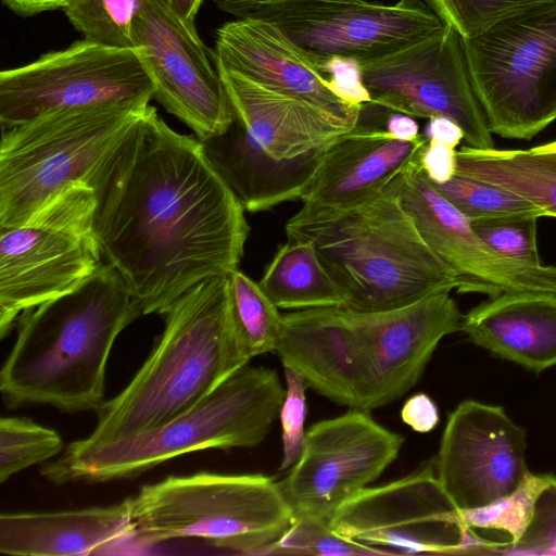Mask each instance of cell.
Instances as JSON below:
<instances>
[{"instance_id":"obj_1","label":"cell","mask_w":556,"mask_h":556,"mask_svg":"<svg viewBox=\"0 0 556 556\" xmlns=\"http://www.w3.org/2000/svg\"><path fill=\"white\" fill-rule=\"evenodd\" d=\"M94 230L105 263L142 315L164 314L197 283L238 268L244 208L197 137L150 105L98 176Z\"/></svg>"},{"instance_id":"obj_2","label":"cell","mask_w":556,"mask_h":556,"mask_svg":"<svg viewBox=\"0 0 556 556\" xmlns=\"http://www.w3.org/2000/svg\"><path fill=\"white\" fill-rule=\"evenodd\" d=\"M140 316L122 277L106 263L71 291L24 312L0 371L4 404L98 410L113 344Z\"/></svg>"},{"instance_id":"obj_3","label":"cell","mask_w":556,"mask_h":556,"mask_svg":"<svg viewBox=\"0 0 556 556\" xmlns=\"http://www.w3.org/2000/svg\"><path fill=\"white\" fill-rule=\"evenodd\" d=\"M164 315L156 345L130 382L99 407L88 442L121 440L160 427L249 364L231 319L228 274L197 283Z\"/></svg>"},{"instance_id":"obj_4","label":"cell","mask_w":556,"mask_h":556,"mask_svg":"<svg viewBox=\"0 0 556 556\" xmlns=\"http://www.w3.org/2000/svg\"><path fill=\"white\" fill-rule=\"evenodd\" d=\"M215 63L233 118L199 140L208 162L244 211L302 200L327 150L356 124Z\"/></svg>"},{"instance_id":"obj_5","label":"cell","mask_w":556,"mask_h":556,"mask_svg":"<svg viewBox=\"0 0 556 556\" xmlns=\"http://www.w3.org/2000/svg\"><path fill=\"white\" fill-rule=\"evenodd\" d=\"M285 396L276 370L245 365L162 426L110 442L74 441L40 473L56 485L99 483L134 478L188 453L254 447L268 434Z\"/></svg>"},{"instance_id":"obj_6","label":"cell","mask_w":556,"mask_h":556,"mask_svg":"<svg viewBox=\"0 0 556 556\" xmlns=\"http://www.w3.org/2000/svg\"><path fill=\"white\" fill-rule=\"evenodd\" d=\"M286 233L313 241L350 311L396 308L458 287L389 185L363 205Z\"/></svg>"},{"instance_id":"obj_7","label":"cell","mask_w":556,"mask_h":556,"mask_svg":"<svg viewBox=\"0 0 556 556\" xmlns=\"http://www.w3.org/2000/svg\"><path fill=\"white\" fill-rule=\"evenodd\" d=\"M149 106L64 108L2 130L0 228L26 223L75 186L93 188Z\"/></svg>"},{"instance_id":"obj_8","label":"cell","mask_w":556,"mask_h":556,"mask_svg":"<svg viewBox=\"0 0 556 556\" xmlns=\"http://www.w3.org/2000/svg\"><path fill=\"white\" fill-rule=\"evenodd\" d=\"M129 502L131 539L140 544L199 538L263 555L294 520L279 482L262 473L169 476L141 486Z\"/></svg>"},{"instance_id":"obj_9","label":"cell","mask_w":556,"mask_h":556,"mask_svg":"<svg viewBox=\"0 0 556 556\" xmlns=\"http://www.w3.org/2000/svg\"><path fill=\"white\" fill-rule=\"evenodd\" d=\"M462 42L492 134L529 140L556 121V0Z\"/></svg>"},{"instance_id":"obj_10","label":"cell","mask_w":556,"mask_h":556,"mask_svg":"<svg viewBox=\"0 0 556 556\" xmlns=\"http://www.w3.org/2000/svg\"><path fill=\"white\" fill-rule=\"evenodd\" d=\"M97 194L75 186L26 223L0 228V338L20 316L62 295L103 264L94 230Z\"/></svg>"},{"instance_id":"obj_11","label":"cell","mask_w":556,"mask_h":556,"mask_svg":"<svg viewBox=\"0 0 556 556\" xmlns=\"http://www.w3.org/2000/svg\"><path fill=\"white\" fill-rule=\"evenodd\" d=\"M153 96V84L135 49L83 38L0 73L1 129L64 108L110 103L147 106Z\"/></svg>"},{"instance_id":"obj_12","label":"cell","mask_w":556,"mask_h":556,"mask_svg":"<svg viewBox=\"0 0 556 556\" xmlns=\"http://www.w3.org/2000/svg\"><path fill=\"white\" fill-rule=\"evenodd\" d=\"M361 64L372 105L413 117L451 118L468 146L495 148L470 81L462 38L452 27L443 24L395 52Z\"/></svg>"},{"instance_id":"obj_13","label":"cell","mask_w":556,"mask_h":556,"mask_svg":"<svg viewBox=\"0 0 556 556\" xmlns=\"http://www.w3.org/2000/svg\"><path fill=\"white\" fill-rule=\"evenodd\" d=\"M247 18L277 26L317 70L332 56L361 62L381 58L443 25L425 0H281L260 7Z\"/></svg>"},{"instance_id":"obj_14","label":"cell","mask_w":556,"mask_h":556,"mask_svg":"<svg viewBox=\"0 0 556 556\" xmlns=\"http://www.w3.org/2000/svg\"><path fill=\"white\" fill-rule=\"evenodd\" d=\"M403 443L402 435L362 409L314 424L299 459L279 482L294 519L329 525L342 504L395 460Z\"/></svg>"},{"instance_id":"obj_15","label":"cell","mask_w":556,"mask_h":556,"mask_svg":"<svg viewBox=\"0 0 556 556\" xmlns=\"http://www.w3.org/2000/svg\"><path fill=\"white\" fill-rule=\"evenodd\" d=\"M329 526L393 555L451 554L471 545V529L432 467L361 490L339 507Z\"/></svg>"},{"instance_id":"obj_16","label":"cell","mask_w":556,"mask_h":556,"mask_svg":"<svg viewBox=\"0 0 556 556\" xmlns=\"http://www.w3.org/2000/svg\"><path fill=\"white\" fill-rule=\"evenodd\" d=\"M134 49L154 88L153 98L193 130L199 140L226 130L232 110L212 50L194 23L167 0H148L132 27Z\"/></svg>"},{"instance_id":"obj_17","label":"cell","mask_w":556,"mask_h":556,"mask_svg":"<svg viewBox=\"0 0 556 556\" xmlns=\"http://www.w3.org/2000/svg\"><path fill=\"white\" fill-rule=\"evenodd\" d=\"M389 186L397 193L429 248L456 275L459 293L489 298L504 292L556 294V266L533 265L495 252L473 231L470 220L431 184L418 155Z\"/></svg>"},{"instance_id":"obj_18","label":"cell","mask_w":556,"mask_h":556,"mask_svg":"<svg viewBox=\"0 0 556 556\" xmlns=\"http://www.w3.org/2000/svg\"><path fill=\"white\" fill-rule=\"evenodd\" d=\"M526 432L505 410L473 400L450 414L437 457V476L458 509L493 503L530 472Z\"/></svg>"},{"instance_id":"obj_19","label":"cell","mask_w":556,"mask_h":556,"mask_svg":"<svg viewBox=\"0 0 556 556\" xmlns=\"http://www.w3.org/2000/svg\"><path fill=\"white\" fill-rule=\"evenodd\" d=\"M440 291L414 303L377 312L345 309L366 354L374 409L402 397L420 379L439 342L460 330L463 314Z\"/></svg>"},{"instance_id":"obj_20","label":"cell","mask_w":556,"mask_h":556,"mask_svg":"<svg viewBox=\"0 0 556 556\" xmlns=\"http://www.w3.org/2000/svg\"><path fill=\"white\" fill-rule=\"evenodd\" d=\"M362 115V114H361ZM393 138L384 126L364 122L342 134L327 150L286 231L332 219L372 200L426 144Z\"/></svg>"},{"instance_id":"obj_21","label":"cell","mask_w":556,"mask_h":556,"mask_svg":"<svg viewBox=\"0 0 556 556\" xmlns=\"http://www.w3.org/2000/svg\"><path fill=\"white\" fill-rule=\"evenodd\" d=\"M275 352L315 392L349 408L374 409L366 354L342 306L282 315Z\"/></svg>"},{"instance_id":"obj_22","label":"cell","mask_w":556,"mask_h":556,"mask_svg":"<svg viewBox=\"0 0 556 556\" xmlns=\"http://www.w3.org/2000/svg\"><path fill=\"white\" fill-rule=\"evenodd\" d=\"M214 60L275 92L309 103L357 124L365 106L351 105L327 86L326 77L274 24L258 18H236L215 36Z\"/></svg>"},{"instance_id":"obj_23","label":"cell","mask_w":556,"mask_h":556,"mask_svg":"<svg viewBox=\"0 0 556 556\" xmlns=\"http://www.w3.org/2000/svg\"><path fill=\"white\" fill-rule=\"evenodd\" d=\"M460 330L493 355L540 372L556 365V294L504 292L468 311Z\"/></svg>"},{"instance_id":"obj_24","label":"cell","mask_w":556,"mask_h":556,"mask_svg":"<svg viewBox=\"0 0 556 556\" xmlns=\"http://www.w3.org/2000/svg\"><path fill=\"white\" fill-rule=\"evenodd\" d=\"M128 538H132L129 497L108 506L0 516V553L4 555H85Z\"/></svg>"},{"instance_id":"obj_25","label":"cell","mask_w":556,"mask_h":556,"mask_svg":"<svg viewBox=\"0 0 556 556\" xmlns=\"http://www.w3.org/2000/svg\"><path fill=\"white\" fill-rule=\"evenodd\" d=\"M456 174L510 190L556 217V160L532 149L457 150Z\"/></svg>"},{"instance_id":"obj_26","label":"cell","mask_w":556,"mask_h":556,"mask_svg":"<svg viewBox=\"0 0 556 556\" xmlns=\"http://www.w3.org/2000/svg\"><path fill=\"white\" fill-rule=\"evenodd\" d=\"M258 283L278 308L343 306L342 295L311 240L289 239L280 245Z\"/></svg>"},{"instance_id":"obj_27","label":"cell","mask_w":556,"mask_h":556,"mask_svg":"<svg viewBox=\"0 0 556 556\" xmlns=\"http://www.w3.org/2000/svg\"><path fill=\"white\" fill-rule=\"evenodd\" d=\"M231 319L237 338L248 357L273 352L282 315L260 283L239 268L228 274Z\"/></svg>"},{"instance_id":"obj_28","label":"cell","mask_w":556,"mask_h":556,"mask_svg":"<svg viewBox=\"0 0 556 556\" xmlns=\"http://www.w3.org/2000/svg\"><path fill=\"white\" fill-rule=\"evenodd\" d=\"M433 187L470 222L511 216H547L526 198L497 185L456 174Z\"/></svg>"},{"instance_id":"obj_29","label":"cell","mask_w":556,"mask_h":556,"mask_svg":"<svg viewBox=\"0 0 556 556\" xmlns=\"http://www.w3.org/2000/svg\"><path fill=\"white\" fill-rule=\"evenodd\" d=\"M147 2L70 0L63 11L84 38L109 47L134 49V22Z\"/></svg>"},{"instance_id":"obj_30","label":"cell","mask_w":556,"mask_h":556,"mask_svg":"<svg viewBox=\"0 0 556 556\" xmlns=\"http://www.w3.org/2000/svg\"><path fill=\"white\" fill-rule=\"evenodd\" d=\"M63 448L60 434L29 418L0 419V482L24 469L45 463Z\"/></svg>"},{"instance_id":"obj_31","label":"cell","mask_w":556,"mask_h":556,"mask_svg":"<svg viewBox=\"0 0 556 556\" xmlns=\"http://www.w3.org/2000/svg\"><path fill=\"white\" fill-rule=\"evenodd\" d=\"M462 39L477 37L501 22L553 0H425Z\"/></svg>"},{"instance_id":"obj_32","label":"cell","mask_w":556,"mask_h":556,"mask_svg":"<svg viewBox=\"0 0 556 556\" xmlns=\"http://www.w3.org/2000/svg\"><path fill=\"white\" fill-rule=\"evenodd\" d=\"M264 554L393 555L383 548L341 535L332 530L328 523L305 518H295L286 532L264 551Z\"/></svg>"},{"instance_id":"obj_33","label":"cell","mask_w":556,"mask_h":556,"mask_svg":"<svg viewBox=\"0 0 556 556\" xmlns=\"http://www.w3.org/2000/svg\"><path fill=\"white\" fill-rule=\"evenodd\" d=\"M546 475L531 472L510 494L493 503L460 510L465 525L469 528L498 530L510 536L511 547L517 544L530 520L533 503L545 481Z\"/></svg>"},{"instance_id":"obj_34","label":"cell","mask_w":556,"mask_h":556,"mask_svg":"<svg viewBox=\"0 0 556 556\" xmlns=\"http://www.w3.org/2000/svg\"><path fill=\"white\" fill-rule=\"evenodd\" d=\"M536 216H511L470 222L477 236L498 254L528 264H542Z\"/></svg>"},{"instance_id":"obj_35","label":"cell","mask_w":556,"mask_h":556,"mask_svg":"<svg viewBox=\"0 0 556 556\" xmlns=\"http://www.w3.org/2000/svg\"><path fill=\"white\" fill-rule=\"evenodd\" d=\"M286 396L279 412L281 422L282 458L279 470L292 467L299 459L305 441L304 421L306 417L304 379L291 368L283 366Z\"/></svg>"},{"instance_id":"obj_36","label":"cell","mask_w":556,"mask_h":556,"mask_svg":"<svg viewBox=\"0 0 556 556\" xmlns=\"http://www.w3.org/2000/svg\"><path fill=\"white\" fill-rule=\"evenodd\" d=\"M513 549L530 554H556V477L546 475L538 492L530 520Z\"/></svg>"},{"instance_id":"obj_37","label":"cell","mask_w":556,"mask_h":556,"mask_svg":"<svg viewBox=\"0 0 556 556\" xmlns=\"http://www.w3.org/2000/svg\"><path fill=\"white\" fill-rule=\"evenodd\" d=\"M318 71L326 77L328 88L342 101L355 106L372 103L357 59L332 56L321 63Z\"/></svg>"},{"instance_id":"obj_38","label":"cell","mask_w":556,"mask_h":556,"mask_svg":"<svg viewBox=\"0 0 556 556\" xmlns=\"http://www.w3.org/2000/svg\"><path fill=\"white\" fill-rule=\"evenodd\" d=\"M418 164L434 184L451 180L457 170V150L434 140H427L418 154Z\"/></svg>"},{"instance_id":"obj_39","label":"cell","mask_w":556,"mask_h":556,"mask_svg":"<svg viewBox=\"0 0 556 556\" xmlns=\"http://www.w3.org/2000/svg\"><path fill=\"white\" fill-rule=\"evenodd\" d=\"M401 419L414 431L427 433L438 426L440 415L437 404L429 395L416 393L404 403Z\"/></svg>"},{"instance_id":"obj_40","label":"cell","mask_w":556,"mask_h":556,"mask_svg":"<svg viewBox=\"0 0 556 556\" xmlns=\"http://www.w3.org/2000/svg\"><path fill=\"white\" fill-rule=\"evenodd\" d=\"M427 140L456 148L464 139V131L457 123L444 116H433L428 119L425 128Z\"/></svg>"},{"instance_id":"obj_41","label":"cell","mask_w":556,"mask_h":556,"mask_svg":"<svg viewBox=\"0 0 556 556\" xmlns=\"http://www.w3.org/2000/svg\"><path fill=\"white\" fill-rule=\"evenodd\" d=\"M384 127L393 138L402 141H413L422 135L413 116L399 112H393L388 116Z\"/></svg>"},{"instance_id":"obj_42","label":"cell","mask_w":556,"mask_h":556,"mask_svg":"<svg viewBox=\"0 0 556 556\" xmlns=\"http://www.w3.org/2000/svg\"><path fill=\"white\" fill-rule=\"evenodd\" d=\"M70 0H2L15 14L29 17L42 12L64 9Z\"/></svg>"},{"instance_id":"obj_43","label":"cell","mask_w":556,"mask_h":556,"mask_svg":"<svg viewBox=\"0 0 556 556\" xmlns=\"http://www.w3.org/2000/svg\"><path fill=\"white\" fill-rule=\"evenodd\" d=\"M276 1L281 0H213L222 11L237 18H247L260 7Z\"/></svg>"},{"instance_id":"obj_44","label":"cell","mask_w":556,"mask_h":556,"mask_svg":"<svg viewBox=\"0 0 556 556\" xmlns=\"http://www.w3.org/2000/svg\"><path fill=\"white\" fill-rule=\"evenodd\" d=\"M173 11L187 22L194 23L203 0H167Z\"/></svg>"},{"instance_id":"obj_45","label":"cell","mask_w":556,"mask_h":556,"mask_svg":"<svg viewBox=\"0 0 556 556\" xmlns=\"http://www.w3.org/2000/svg\"><path fill=\"white\" fill-rule=\"evenodd\" d=\"M534 152L556 160V140L531 148Z\"/></svg>"}]
</instances>
